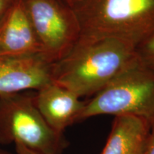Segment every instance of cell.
I'll list each match as a JSON object with an SVG mask.
<instances>
[{"instance_id":"obj_14","label":"cell","mask_w":154,"mask_h":154,"mask_svg":"<svg viewBox=\"0 0 154 154\" xmlns=\"http://www.w3.org/2000/svg\"><path fill=\"white\" fill-rule=\"evenodd\" d=\"M61 1H63V2L66 4V5H68L69 7L74 9L75 8H76L81 3L83 2L84 0H61Z\"/></svg>"},{"instance_id":"obj_2","label":"cell","mask_w":154,"mask_h":154,"mask_svg":"<svg viewBox=\"0 0 154 154\" xmlns=\"http://www.w3.org/2000/svg\"><path fill=\"white\" fill-rule=\"evenodd\" d=\"M82 34L135 46L154 32V0H84L74 9Z\"/></svg>"},{"instance_id":"obj_1","label":"cell","mask_w":154,"mask_h":154,"mask_svg":"<svg viewBox=\"0 0 154 154\" xmlns=\"http://www.w3.org/2000/svg\"><path fill=\"white\" fill-rule=\"evenodd\" d=\"M135 47L118 38L82 34L68 54L52 64L51 79L79 98L94 96L137 60Z\"/></svg>"},{"instance_id":"obj_12","label":"cell","mask_w":154,"mask_h":154,"mask_svg":"<svg viewBox=\"0 0 154 154\" xmlns=\"http://www.w3.org/2000/svg\"><path fill=\"white\" fill-rule=\"evenodd\" d=\"M14 0H0V21L5 16Z\"/></svg>"},{"instance_id":"obj_15","label":"cell","mask_w":154,"mask_h":154,"mask_svg":"<svg viewBox=\"0 0 154 154\" xmlns=\"http://www.w3.org/2000/svg\"><path fill=\"white\" fill-rule=\"evenodd\" d=\"M0 154H14V153H11L10 151H7V150L0 149Z\"/></svg>"},{"instance_id":"obj_6","label":"cell","mask_w":154,"mask_h":154,"mask_svg":"<svg viewBox=\"0 0 154 154\" xmlns=\"http://www.w3.org/2000/svg\"><path fill=\"white\" fill-rule=\"evenodd\" d=\"M0 50L4 59L42 57L41 44L23 0H14L0 21Z\"/></svg>"},{"instance_id":"obj_10","label":"cell","mask_w":154,"mask_h":154,"mask_svg":"<svg viewBox=\"0 0 154 154\" xmlns=\"http://www.w3.org/2000/svg\"><path fill=\"white\" fill-rule=\"evenodd\" d=\"M135 52L138 61L154 72V32L136 44Z\"/></svg>"},{"instance_id":"obj_8","label":"cell","mask_w":154,"mask_h":154,"mask_svg":"<svg viewBox=\"0 0 154 154\" xmlns=\"http://www.w3.org/2000/svg\"><path fill=\"white\" fill-rule=\"evenodd\" d=\"M52 63L42 57L6 59L0 64V96L36 90L52 82Z\"/></svg>"},{"instance_id":"obj_13","label":"cell","mask_w":154,"mask_h":154,"mask_svg":"<svg viewBox=\"0 0 154 154\" xmlns=\"http://www.w3.org/2000/svg\"><path fill=\"white\" fill-rule=\"evenodd\" d=\"M15 146V151L17 154H38L35 152L30 151L20 144H16Z\"/></svg>"},{"instance_id":"obj_4","label":"cell","mask_w":154,"mask_h":154,"mask_svg":"<svg viewBox=\"0 0 154 154\" xmlns=\"http://www.w3.org/2000/svg\"><path fill=\"white\" fill-rule=\"evenodd\" d=\"M101 115H131L154 122V72L138 59L86 102L79 121Z\"/></svg>"},{"instance_id":"obj_3","label":"cell","mask_w":154,"mask_h":154,"mask_svg":"<svg viewBox=\"0 0 154 154\" xmlns=\"http://www.w3.org/2000/svg\"><path fill=\"white\" fill-rule=\"evenodd\" d=\"M34 94L0 96V145L20 144L38 154H61L68 141L47 124L36 106Z\"/></svg>"},{"instance_id":"obj_11","label":"cell","mask_w":154,"mask_h":154,"mask_svg":"<svg viewBox=\"0 0 154 154\" xmlns=\"http://www.w3.org/2000/svg\"><path fill=\"white\" fill-rule=\"evenodd\" d=\"M143 154H154V122L151 124V131Z\"/></svg>"},{"instance_id":"obj_5","label":"cell","mask_w":154,"mask_h":154,"mask_svg":"<svg viewBox=\"0 0 154 154\" xmlns=\"http://www.w3.org/2000/svg\"><path fill=\"white\" fill-rule=\"evenodd\" d=\"M42 49V57L54 63L68 54L82 34L74 9L61 0H23Z\"/></svg>"},{"instance_id":"obj_16","label":"cell","mask_w":154,"mask_h":154,"mask_svg":"<svg viewBox=\"0 0 154 154\" xmlns=\"http://www.w3.org/2000/svg\"><path fill=\"white\" fill-rule=\"evenodd\" d=\"M5 60H6V59H3L2 56V54H1V50H0V64H1L3 61H5Z\"/></svg>"},{"instance_id":"obj_7","label":"cell","mask_w":154,"mask_h":154,"mask_svg":"<svg viewBox=\"0 0 154 154\" xmlns=\"http://www.w3.org/2000/svg\"><path fill=\"white\" fill-rule=\"evenodd\" d=\"M53 82L38 89L34 94L38 110L54 130L63 134L66 128L79 121L86 102Z\"/></svg>"},{"instance_id":"obj_9","label":"cell","mask_w":154,"mask_h":154,"mask_svg":"<svg viewBox=\"0 0 154 154\" xmlns=\"http://www.w3.org/2000/svg\"><path fill=\"white\" fill-rule=\"evenodd\" d=\"M151 124L131 115L115 116L101 154H143Z\"/></svg>"}]
</instances>
